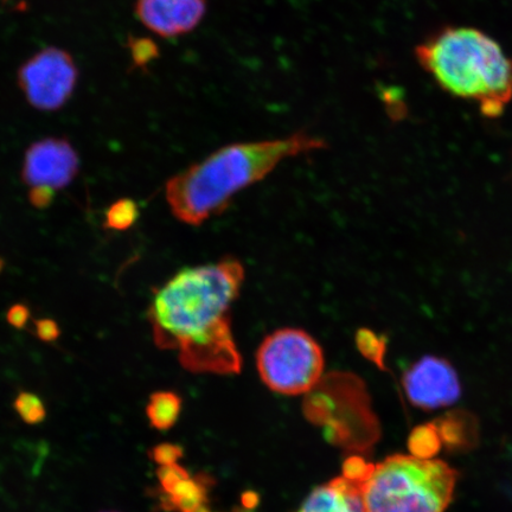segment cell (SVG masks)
<instances>
[{"label": "cell", "instance_id": "cell-9", "mask_svg": "<svg viewBox=\"0 0 512 512\" xmlns=\"http://www.w3.org/2000/svg\"><path fill=\"white\" fill-rule=\"evenodd\" d=\"M207 0H137L136 15L160 37L175 38L194 31L206 17Z\"/></svg>", "mask_w": 512, "mask_h": 512}, {"label": "cell", "instance_id": "cell-13", "mask_svg": "<svg viewBox=\"0 0 512 512\" xmlns=\"http://www.w3.org/2000/svg\"><path fill=\"white\" fill-rule=\"evenodd\" d=\"M181 408L182 400L177 394L157 392L151 395L146 414L156 430L166 431L176 424Z\"/></svg>", "mask_w": 512, "mask_h": 512}, {"label": "cell", "instance_id": "cell-3", "mask_svg": "<svg viewBox=\"0 0 512 512\" xmlns=\"http://www.w3.org/2000/svg\"><path fill=\"white\" fill-rule=\"evenodd\" d=\"M416 60L444 91L475 100L496 118L512 101V60L484 32L445 28L415 48Z\"/></svg>", "mask_w": 512, "mask_h": 512}, {"label": "cell", "instance_id": "cell-2", "mask_svg": "<svg viewBox=\"0 0 512 512\" xmlns=\"http://www.w3.org/2000/svg\"><path fill=\"white\" fill-rule=\"evenodd\" d=\"M323 138L307 132L221 147L166 184V201L177 220L201 226L221 215L242 190L262 181L286 159L324 150Z\"/></svg>", "mask_w": 512, "mask_h": 512}, {"label": "cell", "instance_id": "cell-20", "mask_svg": "<svg viewBox=\"0 0 512 512\" xmlns=\"http://www.w3.org/2000/svg\"><path fill=\"white\" fill-rule=\"evenodd\" d=\"M181 456L182 450L176 445L162 444L152 450V458L159 466L177 464Z\"/></svg>", "mask_w": 512, "mask_h": 512}, {"label": "cell", "instance_id": "cell-6", "mask_svg": "<svg viewBox=\"0 0 512 512\" xmlns=\"http://www.w3.org/2000/svg\"><path fill=\"white\" fill-rule=\"evenodd\" d=\"M17 78L31 107L41 112H56L72 98L78 86L79 69L68 51L49 47L25 61Z\"/></svg>", "mask_w": 512, "mask_h": 512}, {"label": "cell", "instance_id": "cell-5", "mask_svg": "<svg viewBox=\"0 0 512 512\" xmlns=\"http://www.w3.org/2000/svg\"><path fill=\"white\" fill-rule=\"evenodd\" d=\"M324 351L306 331L297 328L275 330L256 351L260 379L272 392L302 395L323 379Z\"/></svg>", "mask_w": 512, "mask_h": 512}, {"label": "cell", "instance_id": "cell-23", "mask_svg": "<svg viewBox=\"0 0 512 512\" xmlns=\"http://www.w3.org/2000/svg\"><path fill=\"white\" fill-rule=\"evenodd\" d=\"M4 267H5V261L2 258H0V273L3 272Z\"/></svg>", "mask_w": 512, "mask_h": 512}, {"label": "cell", "instance_id": "cell-18", "mask_svg": "<svg viewBox=\"0 0 512 512\" xmlns=\"http://www.w3.org/2000/svg\"><path fill=\"white\" fill-rule=\"evenodd\" d=\"M357 344L364 355L370 360L379 361L384 352V343L381 338L376 336L373 331L362 330L358 332Z\"/></svg>", "mask_w": 512, "mask_h": 512}, {"label": "cell", "instance_id": "cell-21", "mask_svg": "<svg viewBox=\"0 0 512 512\" xmlns=\"http://www.w3.org/2000/svg\"><path fill=\"white\" fill-rule=\"evenodd\" d=\"M56 196V190L46 185L31 188L29 191V202L32 207L37 209H47L53 204Z\"/></svg>", "mask_w": 512, "mask_h": 512}, {"label": "cell", "instance_id": "cell-17", "mask_svg": "<svg viewBox=\"0 0 512 512\" xmlns=\"http://www.w3.org/2000/svg\"><path fill=\"white\" fill-rule=\"evenodd\" d=\"M19 418L29 425L40 424L47 416V409L40 396L29 392L19 394L14 403Z\"/></svg>", "mask_w": 512, "mask_h": 512}, {"label": "cell", "instance_id": "cell-16", "mask_svg": "<svg viewBox=\"0 0 512 512\" xmlns=\"http://www.w3.org/2000/svg\"><path fill=\"white\" fill-rule=\"evenodd\" d=\"M132 66L137 69H146L160 56L158 44L149 37L131 36L127 41Z\"/></svg>", "mask_w": 512, "mask_h": 512}, {"label": "cell", "instance_id": "cell-15", "mask_svg": "<svg viewBox=\"0 0 512 512\" xmlns=\"http://www.w3.org/2000/svg\"><path fill=\"white\" fill-rule=\"evenodd\" d=\"M413 456L422 459H432L440 450L441 438L437 425H427L416 428L409 440Z\"/></svg>", "mask_w": 512, "mask_h": 512}, {"label": "cell", "instance_id": "cell-8", "mask_svg": "<svg viewBox=\"0 0 512 512\" xmlns=\"http://www.w3.org/2000/svg\"><path fill=\"white\" fill-rule=\"evenodd\" d=\"M80 170L78 152L66 138L50 137L38 140L25 152L21 177L29 187L55 190L68 187Z\"/></svg>", "mask_w": 512, "mask_h": 512}, {"label": "cell", "instance_id": "cell-4", "mask_svg": "<svg viewBox=\"0 0 512 512\" xmlns=\"http://www.w3.org/2000/svg\"><path fill=\"white\" fill-rule=\"evenodd\" d=\"M458 472L443 460L395 454L360 478L366 512H445Z\"/></svg>", "mask_w": 512, "mask_h": 512}, {"label": "cell", "instance_id": "cell-10", "mask_svg": "<svg viewBox=\"0 0 512 512\" xmlns=\"http://www.w3.org/2000/svg\"><path fill=\"white\" fill-rule=\"evenodd\" d=\"M159 502L165 510L201 512L204 491L201 483L189 477L178 464L159 466Z\"/></svg>", "mask_w": 512, "mask_h": 512}, {"label": "cell", "instance_id": "cell-22", "mask_svg": "<svg viewBox=\"0 0 512 512\" xmlns=\"http://www.w3.org/2000/svg\"><path fill=\"white\" fill-rule=\"evenodd\" d=\"M30 319V310L27 305L16 304L11 307L6 315V320L15 329L22 330L27 326Z\"/></svg>", "mask_w": 512, "mask_h": 512}, {"label": "cell", "instance_id": "cell-7", "mask_svg": "<svg viewBox=\"0 0 512 512\" xmlns=\"http://www.w3.org/2000/svg\"><path fill=\"white\" fill-rule=\"evenodd\" d=\"M403 388L415 407L433 411L454 405L462 396V384L452 364L438 356H424L406 370Z\"/></svg>", "mask_w": 512, "mask_h": 512}, {"label": "cell", "instance_id": "cell-1", "mask_svg": "<svg viewBox=\"0 0 512 512\" xmlns=\"http://www.w3.org/2000/svg\"><path fill=\"white\" fill-rule=\"evenodd\" d=\"M238 259L185 267L158 288L147 311L159 349L177 351L197 374L240 373L242 357L232 326V307L245 281Z\"/></svg>", "mask_w": 512, "mask_h": 512}, {"label": "cell", "instance_id": "cell-12", "mask_svg": "<svg viewBox=\"0 0 512 512\" xmlns=\"http://www.w3.org/2000/svg\"><path fill=\"white\" fill-rule=\"evenodd\" d=\"M437 425V424H435ZM440 438L454 450H469L478 440V425L475 416L457 411L447 414L437 425Z\"/></svg>", "mask_w": 512, "mask_h": 512}, {"label": "cell", "instance_id": "cell-11", "mask_svg": "<svg viewBox=\"0 0 512 512\" xmlns=\"http://www.w3.org/2000/svg\"><path fill=\"white\" fill-rule=\"evenodd\" d=\"M297 512H366L360 478L344 475L318 486Z\"/></svg>", "mask_w": 512, "mask_h": 512}, {"label": "cell", "instance_id": "cell-19", "mask_svg": "<svg viewBox=\"0 0 512 512\" xmlns=\"http://www.w3.org/2000/svg\"><path fill=\"white\" fill-rule=\"evenodd\" d=\"M36 336L40 341L46 343H53L61 336V329L59 323L54 319L42 318L35 322Z\"/></svg>", "mask_w": 512, "mask_h": 512}, {"label": "cell", "instance_id": "cell-14", "mask_svg": "<svg viewBox=\"0 0 512 512\" xmlns=\"http://www.w3.org/2000/svg\"><path fill=\"white\" fill-rule=\"evenodd\" d=\"M140 210L132 198H120L106 211L105 228L125 232L137 223Z\"/></svg>", "mask_w": 512, "mask_h": 512}]
</instances>
